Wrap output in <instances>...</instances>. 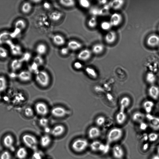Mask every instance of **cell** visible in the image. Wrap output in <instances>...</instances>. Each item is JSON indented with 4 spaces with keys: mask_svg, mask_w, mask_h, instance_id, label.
I'll list each match as a JSON object with an SVG mask.
<instances>
[{
    "mask_svg": "<svg viewBox=\"0 0 159 159\" xmlns=\"http://www.w3.org/2000/svg\"><path fill=\"white\" fill-rule=\"evenodd\" d=\"M158 51H159V47H158Z\"/></svg>",
    "mask_w": 159,
    "mask_h": 159,
    "instance_id": "62",
    "label": "cell"
},
{
    "mask_svg": "<svg viewBox=\"0 0 159 159\" xmlns=\"http://www.w3.org/2000/svg\"><path fill=\"white\" fill-rule=\"evenodd\" d=\"M11 155L8 151H5L1 154L0 159H11Z\"/></svg>",
    "mask_w": 159,
    "mask_h": 159,
    "instance_id": "48",
    "label": "cell"
},
{
    "mask_svg": "<svg viewBox=\"0 0 159 159\" xmlns=\"http://www.w3.org/2000/svg\"><path fill=\"white\" fill-rule=\"evenodd\" d=\"M7 82L4 76H0V93L5 91L7 87Z\"/></svg>",
    "mask_w": 159,
    "mask_h": 159,
    "instance_id": "36",
    "label": "cell"
},
{
    "mask_svg": "<svg viewBox=\"0 0 159 159\" xmlns=\"http://www.w3.org/2000/svg\"><path fill=\"white\" fill-rule=\"evenodd\" d=\"M32 3H33L36 4H39L42 2L41 1H30Z\"/></svg>",
    "mask_w": 159,
    "mask_h": 159,
    "instance_id": "58",
    "label": "cell"
},
{
    "mask_svg": "<svg viewBox=\"0 0 159 159\" xmlns=\"http://www.w3.org/2000/svg\"><path fill=\"white\" fill-rule=\"evenodd\" d=\"M24 113L26 117L29 118L31 117L34 114V111L31 107H28L25 109Z\"/></svg>",
    "mask_w": 159,
    "mask_h": 159,
    "instance_id": "44",
    "label": "cell"
},
{
    "mask_svg": "<svg viewBox=\"0 0 159 159\" xmlns=\"http://www.w3.org/2000/svg\"><path fill=\"white\" fill-rule=\"evenodd\" d=\"M158 135L154 133H151L148 136V139L151 142L156 141L158 139Z\"/></svg>",
    "mask_w": 159,
    "mask_h": 159,
    "instance_id": "46",
    "label": "cell"
},
{
    "mask_svg": "<svg viewBox=\"0 0 159 159\" xmlns=\"http://www.w3.org/2000/svg\"></svg>",
    "mask_w": 159,
    "mask_h": 159,
    "instance_id": "63",
    "label": "cell"
},
{
    "mask_svg": "<svg viewBox=\"0 0 159 159\" xmlns=\"http://www.w3.org/2000/svg\"><path fill=\"white\" fill-rule=\"evenodd\" d=\"M123 131L121 128L117 127L111 129L109 132L107 136V139L109 143L116 142L122 137Z\"/></svg>",
    "mask_w": 159,
    "mask_h": 159,
    "instance_id": "2",
    "label": "cell"
},
{
    "mask_svg": "<svg viewBox=\"0 0 159 159\" xmlns=\"http://www.w3.org/2000/svg\"><path fill=\"white\" fill-rule=\"evenodd\" d=\"M70 50L67 47H63L60 50V53L63 56H66L68 54Z\"/></svg>",
    "mask_w": 159,
    "mask_h": 159,
    "instance_id": "49",
    "label": "cell"
},
{
    "mask_svg": "<svg viewBox=\"0 0 159 159\" xmlns=\"http://www.w3.org/2000/svg\"><path fill=\"white\" fill-rule=\"evenodd\" d=\"M47 50V46L42 43L38 44L36 48V52L37 55L40 56L45 54Z\"/></svg>",
    "mask_w": 159,
    "mask_h": 159,
    "instance_id": "29",
    "label": "cell"
},
{
    "mask_svg": "<svg viewBox=\"0 0 159 159\" xmlns=\"http://www.w3.org/2000/svg\"><path fill=\"white\" fill-rule=\"evenodd\" d=\"M157 153L158 155H159V147H158L157 149Z\"/></svg>",
    "mask_w": 159,
    "mask_h": 159,
    "instance_id": "60",
    "label": "cell"
},
{
    "mask_svg": "<svg viewBox=\"0 0 159 159\" xmlns=\"http://www.w3.org/2000/svg\"><path fill=\"white\" fill-rule=\"evenodd\" d=\"M87 74L93 79H96L98 77V74L95 69L91 67H87L85 69Z\"/></svg>",
    "mask_w": 159,
    "mask_h": 159,
    "instance_id": "32",
    "label": "cell"
},
{
    "mask_svg": "<svg viewBox=\"0 0 159 159\" xmlns=\"http://www.w3.org/2000/svg\"><path fill=\"white\" fill-rule=\"evenodd\" d=\"M43 7L46 10H49L51 8L50 4L48 2H45L43 4Z\"/></svg>",
    "mask_w": 159,
    "mask_h": 159,
    "instance_id": "54",
    "label": "cell"
},
{
    "mask_svg": "<svg viewBox=\"0 0 159 159\" xmlns=\"http://www.w3.org/2000/svg\"><path fill=\"white\" fill-rule=\"evenodd\" d=\"M109 144H107L106 145L105 150L104 153H107L109 150Z\"/></svg>",
    "mask_w": 159,
    "mask_h": 159,
    "instance_id": "57",
    "label": "cell"
},
{
    "mask_svg": "<svg viewBox=\"0 0 159 159\" xmlns=\"http://www.w3.org/2000/svg\"><path fill=\"white\" fill-rule=\"evenodd\" d=\"M145 117V115L143 113L137 111L133 114L132 118L134 122L140 123L143 122Z\"/></svg>",
    "mask_w": 159,
    "mask_h": 159,
    "instance_id": "26",
    "label": "cell"
},
{
    "mask_svg": "<svg viewBox=\"0 0 159 159\" xmlns=\"http://www.w3.org/2000/svg\"><path fill=\"white\" fill-rule=\"evenodd\" d=\"M80 6L85 9H88L90 7L91 4L90 2L87 0H81L79 1Z\"/></svg>",
    "mask_w": 159,
    "mask_h": 159,
    "instance_id": "43",
    "label": "cell"
},
{
    "mask_svg": "<svg viewBox=\"0 0 159 159\" xmlns=\"http://www.w3.org/2000/svg\"><path fill=\"white\" fill-rule=\"evenodd\" d=\"M147 45L150 47L154 48L159 46V36L153 34L150 35L147 40Z\"/></svg>",
    "mask_w": 159,
    "mask_h": 159,
    "instance_id": "10",
    "label": "cell"
},
{
    "mask_svg": "<svg viewBox=\"0 0 159 159\" xmlns=\"http://www.w3.org/2000/svg\"><path fill=\"white\" fill-rule=\"evenodd\" d=\"M14 139L10 135L6 136L3 139V143L4 146L8 148H13Z\"/></svg>",
    "mask_w": 159,
    "mask_h": 159,
    "instance_id": "30",
    "label": "cell"
},
{
    "mask_svg": "<svg viewBox=\"0 0 159 159\" xmlns=\"http://www.w3.org/2000/svg\"><path fill=\"white\" fill-rule=\"evenodd\" d=\"M112 27L109 21H105L102 22L100 24V27L104 31H109Z\"/></svg>",
    "mask_w": 159,
    "mask_h": 159,
    "instance_id": "40",
    "label": "cell"
},
{
    "mask_svg": "<svg viewBox=\"0 0 159 159\" xmlns=\"http://www.w3.org/2000/svg\"><path fill=\"white\" fill-rule=\"evenodd\" d=\"M53 116L57 118H63L68 113V111L64 108L60 106H57L53 108L51 111Z\"/></svg>",
    "mask_w": 159,
    "mask_h": 159,
    "instance_id": "5",
    "label": "cell"
},
{
    "mask_svg": "<svg viewBox=\"0 0 159 159\" xmlns=\"http://www.w3.org/2000/svg\"><path fill=\"white\" fill-rule=\"evenodd\" d=\"M35 110L38 114L42 116H45L49 112L48 106L45 103L42 102H40L36 104Z\"/></svg>",
    "mask_w": 159,
    "mask_h": 159,
    "instance_id": "6",
    "label": "cell"
},
{
    "mask_svg": "<svg viewBox=\"0 0 159 159\" xmlns=\"http://www.w3.org/2000/svg\"><path fill=\"white\" fill-rule=\"evenodd\" d=\"M112 153L114 157L116 159H121L124 155V150L122 147L117 144L114 146L112 149Z\"/></svg>",
    "mask_w": 159,
    "mask_h": 159,
    "instance_id": "12",
    "label": "cell"
},
{
    "mask_svg": "<svg viewBox=\"0 0 159 159\" xmlns=\"http://www.w3.org/2000/svg\"><path fill=\"white\" fill-rule=\"evenodd\" d=\"M123 20V17L121 14L115 12L111 16L109 22L112 26H117L121 24Z\"/></svg>",
    "mask_w": 159,
    "mask_h": 159,
    "instance_id": "9",
    "label": "cell"
},
{
    "mask_svg": "<svg viewBox=\"0 0 159 159\" xmlns=\"http://www.w3.org/2000/svg\"><path fill=\"white\" fill-rule=\"evenodd\" d=\"M146 117L150 127L154 131L159 130V118L154 116L150 114H147Z\"/></svg>",
    "mask_w": 159,
    "mask_h": 159,
    "instance_id": "7",
    "label": "cell"
},
{
    "mask_svg": "<svg viewBox=\"0 0 159 159\" xmlns=\"http://www.w3.org/2000/svg\"><path fill=\"white\" fill-rule=\"evenodd\" d=\"M154 106L153 101L150 100H147L143 103V108L147 114H150L152 112Z\"/></svg>",
    "mask_w": 159,
    "mask_h": 159,
    "instance_id": "24",
    "label": "cell"
},
{
    "mask_svg": "<svg viewBox=\"0 0 159 159\" xmlns=\"http://www.w3.org/2000/svg\"><path fill=\"white\" fill-rule=\"evenodd\" d=\"M90 13L93 16L96 17L99 13V10L96 8H93L90 10Z\"/></svg>",
    "mask_w": 159,
    "mask_h": 159,
    "instance_id": "50",
    "label": "cell"
},
{
    "mask_svg": "<svg viewBox=\"0 0 159 159\" xmlns=\"http://www.w3.org/2000/svg\"><path fill=\"white\" fill-rule=\"evenodd\" d=\"M82 47L81 43L75 40H71L67 44V47L70 50L76 51L81 49Z\"/></svg>",
    "mask_w": 159,
    "mask_h": 159,
    "instance_id": "20",
    "label": "cell"
},
{
    "mask_svg": "<svg viewBox=\"0 0 159 159\" xmlns=\"http://www.w3.org/2000/svg\"><path fill=\"white\" fill-rule=\"evenodd\" d=\"M39 66L36 63L33 62L31 66V70L33 71L36 74L39 71Z\"/></svg>",
    "mask_w": 159,
    "mask_h": 159,
    "instance_id": "51",
    "label": "cell"
},
{
    "mask_svg": "<svg viewBox=\"0 0 159 159\" xmlns=\"http://www.w3.org/2000/svg\"><path fill=\"white\" fill-rule=\"evenodd\" d=\"M23 62L22 60L16 59H14L10 63V67L14 71L20 69L23 66Z\"/></svg>",
    "mask_w": 159,
    "mask_h": 159,
    "instance_id": "22",
    "label": "cell"
},
{
    "mask_svg": "<svg viewBox=\"0 0 159 159\" xmlns=\"http://www.w3.org/2000/svg\"><path fill=\"white\" fill-rule=\"evenodd\" d=\"M74 66L76 69L80 70L83 68V65L80 62L77 61L74 63Z\"/></svg>",
    "mask_w": 159,
    "mask_h": 159,
    "instance_id": "52",
    "label": "cell"
},
{
    "mask_svg": "<svg viewBox=\"0 0 159 159\" xmlns=\"http://www.w3.org/2000/svg\"><path fill=\"white\" fill-rule=\"evenodd\" d=\"M34 62L40 67L44 64V60L42 56L37 55L34 58Z\"/></svg>",
    "mask_w": 159,
    "mask_h": 159,
    "instance_id": "41",
    "label": "cell"
},
{
    "mask_svg": "<svg viewBox=\"0 0 159 159\" xmlns=\"http://www.w3.org/2000/svg\"><path fill=\"white\" fill-rule=\"evenodd\" d=\"M102 143L101 142L98 140L92 142L90 144V148L91 150L95 152L99 151V147Z\"/></svg>",
    "mask_w": 159,
    "mask_h": 159,
    "instance_id": "38",
    "label": "cell"
},
{
    "mask_svg": "<svg viewBox=\"0 0 159 159\" xmlns=\"http://www.w3.org/2000/svg\"><path fill=\"white\" fill-rule=\"evenodd\" d=\"M52 41L55 45L59 47L64 45L66 43L64 37L59 34L54 35L52 37Z\"/></svg>",
    "mask_w": 159,
    "mask_h": 159,
    "instance_id": "21",
    "label": "cell"
},
{
    "mask_svg": "<svg viewBox=\"0 0 159 159\" xmlns=\"http://www.w3.org/2000/svg\"><path fill=\"white\" fill-rule=\"evenodd\" d=\"M36 80L43 88H46L50 82V76L47 72L44 70L39 71L36 74Z\"/></svg>",
    "mask_w": 159,
    "mask_h": 159,
    "instance_id": "1",
    "label": "cell"
},
{
    "mask_svg": "<svg viewBox=\"0 0 159 159\" xmlns=\"http://www.w3.org/2000/svg\"><path fill=\"white\" fill-rule=\"evenodd\" d=\"M106 121V119L105 117L102 116H100L96 118L95 123L98 126H102L105 124Z\"/></svg>",
    "mask_w": 159,
    "mask_h": 159,
    "instance_id": "42",
    "label": "cell"
},
{
    "mask_svg": "<svg viewBox=\"0 0 159 159\" xmlns=\"http://www.w3.org/2000/svg\"><path fill=\"white\" fill-rule=\"evenodd\" d=\"M127 119V115L125 112L119 111L116 116V121L117 123L119 125L123 124L126 122Z\"/></svg>",
    "mask_w": 159,
    "mask_h": 159,
    "instance_id": "23",
    "label": "cell"
},
{
    "mask_svg": "<svg viewBox=\"0 0 159 159\" xmlns=\"http://www.w3.org/2000/svg\"><path fill=\"white\" fill-rule=\"evenodd\" d=\"M131 100L127 96H124L121 99L119 103V111L125 112V110L131 105Z\"/></svg>",
    "mask_w": 159,
    "mask_h": 159,
    "instance_id": "14",
    "label": "cell"
},
{
    "mask_svg": "<svg viewBox=\"0 0 159 159\" xmlns=\"http://www.w3.org/2000/svg\"><path fill=\"white\" fill-rule=\"evenodd\" d=\"M105 50L104 45L102 43H97L92 47V53L99 55L102 53Z\"/></svg>",
    "mask_w": 159,
    "mask_h": 159,
    "instance_id": "28",
    "label": "cell"
},
{
    "mask_svg": "<svg viewBox=\"0 0 159 159\" xmlns=\"http://www.w3.org/2000/svg\"><path fill=\"white\" fill-rule=\"evenodd\" d=\"M59 3L62 6L67 8L73 7L76 5L75 1L73 0H61L59 1Z\"/></svg>",
    "mask_w": 159,
    "mask_h": 159,
    "instance_id": "33",
    "label": "cell"
},
{
    "mask_svg": "<svg viewBox=\"0 0 159 159\" xmlns=\"http://www.w3.org/2000/svg\"><path fill=\"white\" fill-rule=\"evenodd\" d=\"M65 129L64 126L61 125L55 126L51 130V133L55 137H58L62 135L65 132Z\"/></svg>",
    "mask_w": 159,
    "mask_h": 159,
    "instance_id": "16",
    "label": "cell"
},
{
    "mask_svg": "<svg viewBox=\"0 0 159 159\" xmlns=\"http://www.w3.org/2000/svg\"><path fill=\"white\" fill-rule=\"evenodd\" d=\"M27 155V152L24 147H21L17 150L16 153L17 157L19 159H24Z\"/></svg>",
    "mask_w": 159,
    "mask_h": 159,
    "instance_id": "34",
    "label": "cell"
},
{
    "mask_svg": "<svg viewBox=\"0 0 159 159\" xmlns=\"http://www.w3.org/2000/svg\"><path fill=\"white\" fill-rule=\"evenodd\" d=\"M52 141L51 137L48 134L43 136L41 137L40 143L41 146L43 148L49 147Z\"/></svg>",
    "mask_w": 159,
    "mask_h": 159,
    "instance_id": "25",
    "label": "cell"
},
{
    "mask_svg": "<svg viewBox=\"0 0 159 159\" xmlns=\"http://www.w3.org/2000/svg\"><path fill=\"white\" fill-rule=\"evenodd\" d=\"M63 16L62 13L59 11H54L51 12L49 15V17L52 21L56 22L60 20Z\"/></svg>",
    "mask_w": 159,
    "mask_h": 159,
    "instance_id": "27",
    "label": "cell"
},
{
    "mask_svg": "<svg viewBox=\"0 0 159 159\" xmlns=\"http://www.w3.org/2000/svg\"><path fill=\"white\" fill-rule=\"evenodd\" d=\"M146 80L147 82L151 85H154L156 81L155 75L152 72H149L146 76Z\"/></svg>",
    "mask_w": 159,
    "mask_h": 159,
    "instance_id": "31",
    "label": "cell"
},
{
    "mask_svg": "<svg viewBox=\"0 0 159 159\" xmlns=\"http://www.w3.org/2000/svg\"><path fill=\"white\" fill-rule=\"evenodd\" d=\"M92 53V51L88 49H83L78 54V59L82 61H88L91 59Z\"/></svg>",
    "mask_w": 159,
    "mask_h": 159,
    "instance_id": "8",
    "label": "cell"
},
{
    "mask_svg": "<svg viewBox=\"0 0 159 159\" xmlns=\"http://www.w3.org/2000/svg\"><path fill=\"white\" fill-rule=\"evenodd\" d=\"M39 123L41 126L44 128L48 126L49 121L45 117H42L39 119Z\"/></svg>",
    "mask_w": 159,
    "mask_h": 159,
    "instance_id": "45",
    "label": "cell"
},
{
    "mask_svg": "<svg viewBox=\"0 0 159 159\" xmlns=\"http://www.w3.org/2000/svg\"><path fill=\"white\" fill-rule=\"evenodd\" d=\"M89 146L88 141L83 138H79L74 140L72 144V149L75 151L80 153L85 150Z\"/></svg>",
    "mask_w": 159,
    "mask_h": 159,
    "instance_id": "3",
    "label": "cell"
},
{
    "mask_svg": "<svg viewBox=\"0 0 159 159\" xmlns=\"http://www.w3.org/2000/svg\"><path fill=\"white\" fill-rule=\"evenodd\" d=\"M101 132L99 128L97 126L91 127L88 132V136L91 139H95L101 135Z\"/></svg>",
    "mask_w": 159,
    "mask_h": 159,
    "instance_id": "18",
    "label": "cell"
},
{
    "mask_svg": "<svg viewBox=\"0 0 159 159\" xmlns=\"http://www.w3.org/2000/svg\"><path fill=\"white\" fill-rule=\"evenodd\" d=\"M149 147V144L148 143H146L143 144V150L145 151L147 150Z\"/></svg>",
    "mask_w": 159,
    "mask_h": 159,
    "instance_id": "56",
    "label": "cell"
},
{
    "mask_svg": "<svg viewBox=\"0 0 159 159\" xmlns=\"http://www.w3.org/2000/svg\"><path fill=\"white\" fill-rule=\"evenodd\" d=\"M22 140L25 145L28 148L33 150H36L38 145V141L34 136L26 134L22 137Z\"/></svg>",
    "mask_w": 159,
    "mask_h": 159,
    "instance_id": "4",
    "label": "cell"
},
{
    "mask_svg": "<svg viewBox=\"0 0 159 159\" xmlns=\"http://www.w3.org/2000/svg\"><path fill=\"white\" fill-rule=\"evenodd\" d=\"M18 77L19 80L23 82H28L31 80L32 75L31 72L28 71H23L19 74Z\"/></svg>",
    "mask_w": 159,
    "mask_h": 159,
    "instance_id": "15",
    "label": "cell"
},
{
    "mask_svg": "<svg viewBox=\"0 0 159 159\" xmlns=\"http://www.w3.org/2000/svg\"><path fill=\"white\" fill-rule=\"evenodd\" d=\"M148 94L152 99L156 100L159 98V88L154 85H151L148 90Z\"/></svg>",
    "mask_w": 159,
    "mask_h": 159,
    "instance_id": "13",
    "label": "cell"
},
{
    "mask_svg": "<svg viewBox=\"0 0 159 159\" xmlns=\"http://www.w3.org/2000/svg\"><path fill=\"white\" fill-rule=\"evenodd\" d=\"M21 11L25 15L30 13L33 9L32 3L30 2H26L22 3L21 6Z\"/></svg>",
    "mask_w": 159,
    "mask_h": 159,
    "instance_id": "19",
    "label": "cell"
},
{
    "mask_svg": "<svg viewBox=\"0 0 159 159\" xmlns=\"http://www.w3.org/2000/svg\"><path fill=\"white\" fill-rule=\"evenodd\" d=\"M43 154L39 151H36L33 154L31 159H43Z\"/></svg>",
    "mask_w": 159,
    "mask_h": 159,
    "instance_id": "47",
    "label": "cell"
},
{
    "mask_svg": "<svg viewBox=\"0 0 159 159\" xmlns=\"http://www.w3.org/2000/svg\"><path fill=\"white\" fill-rule=\"evenodd\" d=\"M51 129L49 126H46L44 128V131L47 134L51 133Z\"/></svg>",
    "mask_w": 159,
    "mask_h": 159,
    "instance_id": "55",
    "label": "cell"
},
{
    "mask_svg": "<svg viewBox=\"0 0 159 159\" xmlns=\"http://www.w3.org/2000/svg\"><path fill=\"white\" fill-rule=\"evenodd\" d=\"M158 31L159 32V27H158Z\"/></svg>",
    "mask_w": 159,
    "mask_h": 159,
    "instance_id": "61",
    "label": "cell"
},
{
    "mask_svg": "<svg viewBox=\"0 0 159 159\" xmlns=\"http://www.w3.org/2000/svg\"><path fill=\"white\" fill-rule=\"evenodd\" d=\"M98 21L96 17L92 16L88 22V25L90 28H94L97 26Z\"/></svg>",
    "mask_w": 159,
    "mask_h": 159,
    "instance_id": "39",
    "label": "cell"
},
{
    "mask_svg": "<svg viewBox=\"0 0 159 159\" xmlns=\"http://www.w3.org/2000/svg\"><path fill=\"white\" fill-rule=\"evenodd\" d=\"M140 127L142 130H145L148 128V125L143 122L140 123Z\"/></svg>",
    "mask_w": 159,
    "mask_h": 159,
    "instance_id": "53",
    "label": "cell"
},
{
    "mask_svg": "<svg viewBox=\"0 0 159 159\" xmlns=\"http://www.w3.org/2000/svg\"><path fill=\"white\" fill-rule=\"evenodd\" d=\"M151 159H159V155L158 154L154 155L152 157Z\"/></svg>",
    "mask_w": 159,
    "mask_h": 159,
    "instance_id": "59",
    "label": "cell"
},
{
    "mask_svg": "<svg viewBox=\"0 0 159 159\" xmlns=\"http://www.w3.org/2000/svg\"><path fill=\"white\" fill-rule=\"evenodd\" d=\"M13 26L15 30H18L21 33L26 29L27 23L24 19H19L14 22Z\"/></svg>",
    "mask_w": 159,
    "mask_h": 159,
    "instance_id": "11",
    "label": "cell"
},
{
    "mask_svg": "<svg viewBox=\"0 0 159 159\" xmlns=\"http://www.w3.org/2000/svg\"><path fill=\"white\" fill-rule=\"evenodd\" d=\"M124 3L123 1H114L111 2V5L114 9L118 10L123 6Z\"/></svg>",
    "mask_w": 159,
    "mask_h": 159,
    "instance_id": "37",
    "label": "cell"
},
{
    "mask_svg": "<svg viewBox=\"0 0 159 159\" xmlns=\"http://www.w3.org/2000/svg\"><path fill=\"white\" fill-rule=\"evenodd\" d=\"M117 37V34L114 31H109L106 34L105 40L106 42L109 44H113L116 40Z\"/></svg>",
    "mask_w": 159,
    "mask_h": 159,
    "instance_id": "17",
    "label": "cell"
},
{
    "mask_svg": "<svg viewBox=\"0 0 159 159\" xmlns=\"http://www.w3.org/2000/svg\"><path fill=\"white\" fill-rule=\"evenodd\" d=\"M9 55V50L3 46H0V59L5 60Z\"/></svg>",
    "mask_w": 159,
    "mask_h": 159,
    "instance_id": "35",
    "label": "cell"
}]
</instances>
